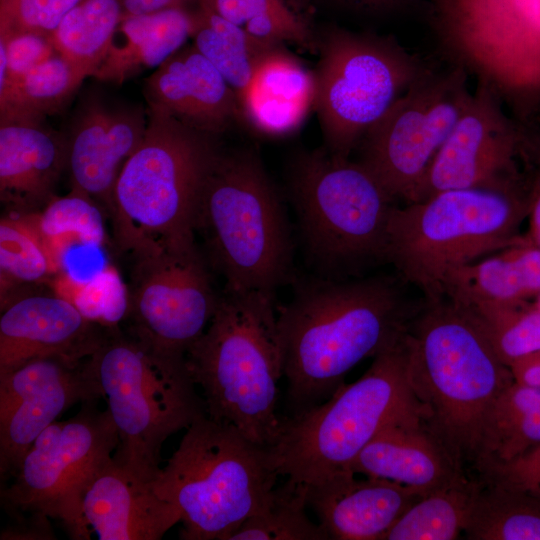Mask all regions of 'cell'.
Wrapping results in <instances>:
<instances>
[{
  "label": "cell",
  "instance_id": "cb8c5ba5",
  "mask_svg": "<svg viewBox=\"0 0 540 540\" xmlns=\"http://www.w3.org/2000/svg\"><path fill=\"white\" fill-rule=\"evenodd\" d=\"M315 72L277 45L259 59L247 87L237 96L241 119L261 135L298 131L316 104Z\"/></svg>",
  "mask_w": 540,
  "mask_h": 540
},
{
  "label": "cell",
  "instance_id": "ab89813d",
  "mask_svg": "<svg viewBox=\"0 0 540 540\" xmlns=\"http://www.w3.org/2000/svg\"><path fill=\"white\" fill-rule=\"evenodd\" d=\"M81 0H0V38L20 33L51 36Z\"/></svg>",
  "mask_w": 540,
  "mask_h": 540
},
{
  "label": "cell",
  "instance_id": "603a6c76",
  "mask_svg": "<svg viewBox=\"0 0 540 540\" xmlns=\"http://www.w3.org/2000/svg\"><path fill=\"white\" fill-rule=\"evenodd\" d=\"M351 470L407 485L423 495L466 475L420 415L385 426L360 452Z\"/></svg>",
  "mask_w": 540,
  "mask_h": 540
},
{
  "label": "cell",
  "instance_id": "83f0119b",
  "mask_svg": "<svg viewBox=\"0 0 540 540\" xmlns=\"http://www.w3.org/2000/svg\"><path fill=\"white\" fill-rule=\"evenodd\" d=\"M540 444V390L513 382L494 401L474 468L509 461Z\"/></svg>",
  "mask_w": 540,
  "mask_h": 540
},
{
  "label": "cell",
  "instance_id": "8992f818",
  "mask_svg": "<svg viewBox=\"0 0 540 540\" xmlns=\"http://www.w3.org/2000/svg\"><path fill=\"white\" fill-rule=\"evenodd\" d=\"M141 145L115 186L111 217L118 246L132 255L192 245L207 174L221 151L219 136L191 128L148 106Z\"/></svg>",
  "mask_w": 540,
  "mask_h": 540
},
{
  "label": "cell",
  "instance_id": "8d00e7d4",
  "mask_svg": "<svg viewBox=\"0 0 540 540\" xmlns=\"http://www.w3.org/2000/svg\"><path fill=\"white\" fill-rule=\"evenodd\" d=\"M37 224L50 255L61 270L67 251L79 245L99 247L105 240L100 206L89 196L71 189L63 197L53 198L41 213Z\"/></svg>",
  "mask_w": 540,
  "mask_h": 540
},
{
  "label": "cell",
  "instance_id": "bcb514c9",
  "mask_svg": "<svg viewBox=\"0 0 540 540\" xmlns=\"http://www.w3.org/2000/svg\"><path fill=\"white\" fill-rule=\"evenodd\" d=\"M124 14H145L174 7H186L197 0H120Z\"/></svg>",
  "mask_w": 540,
  "mask_h": 540
},
{
  "label": "cell",
  "instance_id": "d6a6232c",
  "mask_svg": "<svg viewBox=\"0 0 540 540\" xmlns=\"http://www.w3.org/2000/svg\"><path fill=\"white\" fill-rule=\"evenodd\" d=\"M480 481L463 535L469 540H540V498Z\"/></svg>",
  "mask_w": 540,
  "mask_h": 540
},
{
  "label": "cell",
  "instance_id": "f546056e",
  "mask_svg": "<svg viewBox=\"0 0 540 540\" xmlns=\"http://www.w3.org/2000/svg\"><path fill=\"white\" fill-rule=\"evenodd\" d=\"M190 12L192 44L221 73L238 96L249 84L261 56L277 45L251 36L203 6L197 5Z\"/></svg>",
  "mask_w": 540,
  "mask_h": 540
},
{
  "label": "cell",
  "instance_id": "d4e9b609",
  "mask_svg": "<svg viewBox=\"0 0 540 540\" xmlns=\"http://www.w3.org/2000/svg\"><path fill=\"white\" fill-rule=\"evenodd\" d=\"M67 162L63 134L43 123L0 122V197L13 210L46 206Z\"/></svg>",
  "mask_w": 540,
  "mask_h": 540
},
{
  "label": "cell",
  "instance_id": "7bdbcfd3",
  "mask_svg": "<svg viewBox=\"0 0 540 540\" xmlns=\"http://www.w3.org/2000/svg\"><path fill=\"white\" fill-rule=\"evenodd\" d=\"M529 232L527 239L540 248V130L531 133L525 155Z\"/></svg>",
  "mask_w": 540,
  "mask_h": 540
},
{
  "label": "cell",
  "instance_id": "4fadbf2b",
  "mask_svg": "<svg viewBox=\"0 0 540 540\" xmlns=\"http://www.w3.org/2000/svg\"><path fill=\"white\" fill-rule=\"evenodd\" d=\"M118 444L108 410H99L96 401L83 403L74 417L55 421L38 436L12 483L1 490L4 508L13 517L44 514L61 521L72 539H90L83 494Z\"/></svg>",
  "mask_w": 540,
  "mask_h": 540
},
{
  "label": "cell",
  "instance_id": "4316f807",
  "mask_svg": "<svg viewBox=\"0 0 540 540\" xmlns=\"http://www.w3.org/2000/svg\"><path fill=\"white\" fill-rule=\"evenodd\" d=\"M539 293L540 248L526 236L451 271L443 285V296L463 305L524 302L534 300Z\"/></svg>",
  "mask_w": 540,
  "mask_h": 540
},
{
  "label": "cell",
  "instance_id": "7c38bea8",
  "mask_svg": "<svg viewBox=\"0 0 540 540\" xmlns=\"http://www.w3.org/2000/svg\"><path fill=\"white\" fill-rule=\"evenodd\" d=\"M318 112L324 149L349 159L366 131L430 67L391 36L332 26L318 37Z\"/></svg>",
  "mask_w": 540,
  "mask_h": 540
},
{
  "label": "cell",
  "instance_id": "4dcf8cb0",
  "mask_svg": "<svg viewBox=\"0 0 540 540\" xmlns=\"http://www.w3.org/2000/svg\"><path fill=\"white\" fill-rule=\"evenodd\" d=\"M123 15L120 0H81L52 33V43L74 69L93 77Z\"/></svg>",
  "mask_w": 540,
  "mask_h": 540
},
{
  "label": "cell",
  "instance_id": "ffe728a7",
  "mask_svg": "<svg viewBox=\"0 0 540 540\" xmlns=\"http://www.w3.org/2000/svg\"><path fill=\"white\" fill-rule=\"evenodd\" d=\"M144 96L148 106L215 136L241 119L236 92L193 44L156 67L144 80Z\"/></svg>",
  "mask_w": 540,
  "mask_h": 540
},
{
  "label": "cell",
  "instance_id": "f6af8a7d",
  "mask_svg": "<svg viewBox=\"0 0 540 540\" xmlns=\"http://www.w3.org/2000/svg\"><path fill=\"white\" fill-rule=\"evenodd\" d=\"M515 382L540 390V351L510 365Z\"/></svg>",
  "mask_w": 540,
  "mask_h": 540
},
{
  "label": "cell",
  "instance_id": "e0dca14e",
  "mask_svg": "<svg viewBox=\"0 0 540 540\" xmlns=\"http://www.w3.org/2000/svg\"><path fill=\"white\" fill-rule=\"evenodd\" d=\"M103 399L88 358L29 360L0 374V475L14 477L38 436L73 405Z\"/></svg>",
  "mask_w": 540,
  "mask_h": 540
},
{
  "label": "cell",
  "instance_id": "836d02e7",
  "mask_svg": "<svg viewBox=\"0 0 540 540\" xmlns=\"http://www.w3.org/2000/svg\"><path fill=\"white\" fill-rule=\"evenodd\" d=\"M251 36L270 44L292 43L314 51L318 38L305 13L293 0H197Z\"/></svg>",
  "mask_w": 540,
  "mask_h": 540
},
{
  "label": "cell",
  "instance_id": "f1b7e54d",
  "mask_svg": "<svg viewBox=\"0 0 540 540\" xmlns=\"http://www.w3.org/2000/svg\"><path fill=\"white\" fill-rule=\"evenodd\" d=\"M85 77L59 54L0 82V122L43 123L60 112Z\"/></svg>",
  "mask_w": 540,
  "mask_h": 540
},
{
  "label": "cell",
  "instance_id": "b9f144b4",
  "mask_svg": "<svg viewBox=\"0 0 540 540\" xmlns=\"http://www.w3.org/2000/svg\"><path fill=\"white\" fill-rule=\"evenodd\" d=\"M7 59V73L0 82L17 78L37 65L57 55L50 36L20 33L0 38Z\"/></svg>",
  "mask_w": 540,
  "mask_h": 540
},
{
  "label": "cell",
  "instance_id": "9a60e30c",
  "mask_svg": "<svg viewBox=\"0 0 540 540\" xmlns=\"http://www.w3.org/2000/svg\"><path fill=\"white\" fill-rule=\"evenodd\" d=\"M129 333L165 355L185 357L210 323L216 295L196 243L132 255Z\"/></svg>",
  "mask_w": 540,
  "mask_h": 540
},
{
  "label": "cell",
  "instance_id": "52a82bcc",
  "mask_svg": "<svg viewBox=\"0 0 540 540\" xmlns=\"http://www.w3.org/2000/svg\"><path fill=\"white\" fill-rule=\"evenodd\" d=\"M527 216V186L452 189L394 205L386 262L425 299H438L451 271L518 242Z\"/></svg>",
  "mask_w": 540,
  "mask_h": 540
},
{
  "label": "cell",
  "instance_id": "e575fe53",
  "mask_svg": "<svg viewBox=\"0 0 540 540\" xmlns=\"http://www.w3.org/2000/svg\"><path fill=\"white\" fill-rule=\"evenodd\" d=\"M39 230L36 213H11L0 220L1 306L14 287L58 272Z\"/></svg>",
  "mask_w": 540,
  "mask_h": 540
},
{
  "label": "cell",
  "instance_id": "8fae6325",
  "mask_svg": "<svg viewBox=\"0 0 540 540\" xmlns=\"http://www.w3.org/2000/svg\"><path fill=\"white\" fill-rule=\"evenodd\" d=\"M430 15L449 64L487 83L518 124L540 129V0H431Z\"/></svg>",
  "mask_w": 540,
  "mask_h": 540
},
{
  "label": "cell",
  "instance_id": "ac0fdd59",
  "mask_svg": "<svg viewBox=\"0 0 540 540\" xmlns=\"http://www.w3.org/2000/svg\"><path fill=\"white\" fill-rule=\"evenodd\" d=\"M148 125L140 105L109 103L99 95L81 99L68 140L71 187L108 212L114 210L117 179L141 145Z\"/></svg>",
  "mask_w": 540,
  "mask_h": 540
},
{
  "label": "cell",
  "instance_id": "44dd1931",
  "mask_svg": "<svg viewBox=\"0 0 540 540\" xmlns=\"http://www.w3.org/2000/svg\"><path fill=\"white\" fill-rule=\"evenodd\" d=\"M341 473L307 485V504L334 540H383L423 495L384 478Z\"/></svg>",
  "mask_w": 540,
  "mask_h": 540
},
{
  "label": "cell",
  "instance_id": "7dc6e473",
  "mask_svg": "<svg viewBox=\"0 0 540 540\" xmlns=\"http://www.w3.org/2000/svg\"><path fill=\"white\" fill-rule=\"evenodd\" d=\"M345 3L367 9H388L397 6L404 0H341Z\"/></svg>",
  "mask_w": 540,
  "mask_h": 540
},
{
  "label": "cell",
  "instance_id": "6da1fadb",
  "mask_svg": "<svg viewBox=\"0 0 540 540\" xmlns=\"http://www.w3.org/2000/svg\"><path fill=\"white\" fill-rule=\"evenodd\" d=\"M413 313L387 277L300 282L276 313L292 415L327 400L354 366L400 339Z\"/></svg>",
  "mask_w": 540,
  "mask_h": 540
},
{
  "label": "cell",
  "instance_id": "30bf717a",
  "mask_svg": "<svg viewBox=\"0 0 540 540\" xmlns=\"http://www.w3.org/2000/svg\"><path fill=\"white\" fill-rule=\"evenodd\" d=\"M290 193L310 259L330 274L355 275L386 262L394 200L362 163L324 148L298 155Z\"/></svg>",
  "mask_w": 540,
  "mask_h": 540
},
{
  "label": "cell",
  "instance_id": "3957f363",
  "mask_svg": "<svg viewBox=\"0 0 540 540\" xmlns=\"http://www.w3.org/2000/svg\"><path fill=\"white\" fill-rule=\"evenodd\" d=\"M185 360L208 417L266 449L274 443L282 421L276 403L283 368L273 297L224 289Z\"/></svg>",
  "mask_w": 540,
  "mask_h": 540
},
{
  "label": "cell",
  "instance_id": "2e32d148",
  "mask_svg": "<svg viewBox=\"0 0 540 540\" xmlns=\"http://www.w3.org/2000/svg\"><path fill=\"white\" fill-rule=\"evenodd\" d=\"M527 138L528 129L510 116L499 95L477 81L412 202L452 189L526 187Z\"/></svg>",
  "mask_w": 540,
  "mask_h": 540
},
{
  "label": "cell",
  "instance_id": "5b68a950",
  "mask_svg": "<svg viewBox=\"0 0 540 540\" xmlns=\"http://www.w3.org/2000/svg\"><path fill=\"white\" fill-rule=\"evenodd\" d=\"M416 415L426 418L410 384L404 332L358 380L312 408L282 417L267 448L270 464L279 476L307 485L353 473L354 460L385 426Z\"/></svg>",
  "mask_w": 540,
  "mask_h": 540
},
{
  "label": "cell",
  "instance_id": "d590c367",
  "mask_svg": "<svg viewBox=\"0 0 540 540\" xmlns=\"http://www.w3.org/2000/svg\"><path fill=\"white\" fill-rule=\"evenodd\" d=\"M306 506L307 485L286 478L230 540H329L321 525L308 518Z\"/></svg>",
  "mask_w": 540,
  "mask_h": 540
},
{
  "label": "cell",
  "instance_id": "7402d4cb",
  "mask_svg": "<svg viewBox=\"0 0 540 540\" xmlns=\"http://www.w3.org/2000/svg\"><path fill=\"white\" fill-rule=\"evenodd\" d=\"M82 513L100 540H159L180 522L176 508L144 481L109 458L92 476Z\"/></svg>",
  "mask_w": 540,
  "mask_h": 540
},
{
  "label": "cell",
  "instance_id": "9c48e42d",
  "mask_svg": "<svg viewBox=\"0 0 540 540\" xmlns=\"http://www.w3.org/2000/svg\"><path fill=\"white\" fill-rule=\"evenodd\" d=\"M119 436L114 459L152 482L172 434L207 415L185 357L162 354L118 329L88 357Z\"/></svg>",
  "mask_w": 540,
  "mask_h": 540
},
{
  "label": "cell",
  "instance_id": "484cf974",
  "mask_svg": "<svg viewBox=\"0 0 540 540\" xmlns=\"http://www.w3.org/2000/svg\"><path fill=\"white\" fill-rule=\"evenodd\" d=\"M191 27V12L186 7L124 14L93 78L121 85L147 69L158 67L185 45Z\"/></svg>",
  "mask_w": 540,
  "mask_h": 540
},
{
  "label": "cell",
  "instance_id": "ba28073f",
  "mask_svg": "<svg viewBox=\"0 0 540 540\" xmlns=\"http://www.w3.org/2000/svg\"><path fill=\"white\" fill-rule=\"evenodd\" d=\"M152 485L180 515L183 540H230L268 500L279 475L267 449L232 425L194 421Z\"/></svg>",
  "mask_w": 540,
  "mask_h": 540
},
{
  "label": "cell",
  "instance_id": "c3c4849f",
  "mask_svg": "<svg viewBox=\"0 0 540 540\" xmlns=\"http://www.w3.org/2000/svg\"><path fill=\"white\" fill-rule=\"evenodd\" d=\"M535 306H537L540 309V293L535 297V299L532 301Z\"/></svg>",
  "mask_w": 540,
  "mask_h": 540
},
{
  "label": "cell",
  "instance_id": "60d3db41",
  "mask_svg": "<svg viewBox=\"0 0 540 540\" xmlns=\"http://www.w3.org/2000/svg\"><path fill=\"white\" fill-rule=\"evenodd\" d=\"M476 470L483 482L540 498V444L509 461L483 465Z\"/></svg>",
  "mask_w": 540,
  "mask_h": 540
},
{
  "label": "cell",
  "instance_id": "d6986e66",
  "mask_svg": "<svg viewBox=\"0 0 540 540\" xmlns=\"http://www.w3.org/2000/svg\"><path fill=\"white\" fill-rule=\"evenodd\" d=\"M108 332L59 295L14 296L1 306L0 374L41 357L85 360Z\"/></svg>",
  "mask_w": 540,
  "mask_h": 540
},
{
  "label": "cell",
  "instance_id": "5bb4252c",
  "mask_svg": "<svg viewBox=\"0 0 540 540\" xmlns=\"http://www.w3.org/2000/svg\"><path fill=\"white\" fill-rule=\"evenodd\" d=\"M461 67L430 68L364 134L359 160L391 198L412 202L472 92Z\"/></svg>",
  "mask_w": 540,
  "mask_h": 540
},
{
  "label": "cell",
  "instance_id": "7a4b0ae2",
  "mask_svg": "<svg viewBox=\"0 0 540 540\" xmlns=\"http://www.w3.org/2000/svg\"><path fill=\"white\" fill-rule=\"evenodd\" d=\"M405 342L411 387L425 421L464 468L474 466L485 417L514 382L472 310L445 296L410 317Z\"/></svg>",
  "mask_w": 540,
  "mask_h": 540
},
{
  "label": "cell",
  "instance_id": "1f68e13d",
  "mask_svg": "<svg viewBox=\"0 0 540 540\" xmlns=\"http://www.w3.org/2000/svg\"><path fill=\"white\" fill-rule=\"evenodd\" d=\"M480 481L464 475L423 496L386 533L383 540H455L467 526Z\"/></svg>",
  "mask_w": 540,
  "mask_h": 540
},
{
  "label": "cell",
  "instance_id": "ee69618b",
  "mask_svg": "<svg viewBox=\"0 0 540 540\" xmlns=\"http://www.w3.org/2000/svg\"><path fill=\"white\" fill-rule=\"evenodd\" d=\"M1 540H51L55 539L49 517L31 513L15 517L14 523L3 529Z\"/></svg>",
  "mask_w": 540,
  "mask_h": 540
},
{
  "label": "cell",
  "instance_id": "f35d334b",
  "mask_svg": "<svg viewBox=\"0 0 540 540\" xmlns=\"http://www.w3.org/2000/svg\"><path fill=\"white\" fill-rule=\"evenodd\" d=\"M65 279L69 285L66 300L70 301L91 322L107 330H116L128 314V296L113 269H105L89 282Z\"/></svg>",
  "mask_w": 540,
  "mask_h": 540
},
{
  "label": "cell",
  "instance_id": "74e56055",
  "mask_svg": "<svg viewBox=\"0 0 540 540\" xmlns=\"http://www.w3.org/2000/svg\"><path fill=\"white\" fill-rule=\"evenodd\" d=\"M465 306L476 315L498 357L508 367L540 351V309L533 302H479Z\"/></svg>",
  "mask_w": 540,
  "mask_h": 540
},
{
  "label": "cell",
  "instance_id": "277c9868",
  "mask_svg": "<svg viewBox=\"0 0 540 540\" xmlns=\"http://www.w3.org/2000/svg\"><path fill=\"white\" fill-rule=\"evenodd\" d=\"M226 290L275 297L292 276L288 217L259 154L224 150L214 160L194 221Z\"/></svg>",
  "mask_w": 540,
  "mask_h": 540
}]
</instances>
